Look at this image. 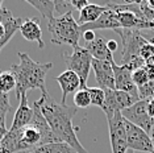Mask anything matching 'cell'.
<instances>
[{
	"mask_svg": "<svg viewBox=\"0 0 154 153\" xmlns=\"http://www.w3.org/2000/svg\"><path fill=\"white\" fill-rule=\"evenodd\" d=\"M26 2L32 7H34L42 15V17L48 19V21L54 19V2H51V0H26Z\"/></svg>",
	"mask_w": 154,
	"mask_h": 153,
	"instance_id": "ac0fdd59",
	"label": "cell"
},
{
	"mask_svg": "<svg viewBox=\"0 0 154 153\" xmlns=\"http://www.w3.org/2000/svg\"><path fill=\"white\" fill-rule=\"evenodd\" d=\"M107 45H108V49H109L112 53H113L115 50L117 49V42L115 40H109V41H107Z\"/></svg>",
	"mask_w": 154,
	"mask_h": 153,
	"instance_id": "4dcf8cb0",
	"label": "cell"
},
{
	"mask_svg": "<svg viewBox=\"0 0 154 153\" xmlns=\"http://www.w3.org/2000/svg\"><path fill=\"white\" fill-rule=\"evenodd\" d=\"M153 55H154V44L148 41V42L141 48V50H140V57H141L143 61H146V60H149L150 57H153Z\"/></svg>",
	"mask_w": 154,
	"mask_h": 153,
	"instance_id": "484cf974",
	"label": "cell"
},
{
	"mask_svg": "<svg viewBox=\"0 0 154 153\" xmlns=\"http://www.w3.org/2000/svg\"><path fill=\"white\" fill-rule=\"evenodd\" d=\"M112 69H113L115 75V90H120V91L129 92L134 98L140 99L138 96V89L134 85L132 79L133 69L129 65H117L116 62H112Z\"/></svg>",
	"mask_w": 154,
	"mask_h": 153,
	"instance_id": "ba28073f",
	"label": "cell"
},
{
	"mask_svg": "<svg viewBox=\"0 0 154 153\" xmlns=\"http://www.w3.org/2000/svg\"><path fill=\"white\" fill-rule=\"evenodd\" d=\"M0 74H2V71H0Z\"/></svg>",
	"mask_w": 154,
	"mask_h": 153,
	"instance_id": "74e56055",
	"label": "cell"
},
{
	"mask_svg": "<svg viewBox=\"0 0 154 153\" xmlns=\"http://www.w3.org/2000/svg\"><path fill=\"white\" fill-rule=\"evenodd\" d=\"M7 132H8V130L5 127V116H0V141L7 135Z\"/></svg>",
	"mask_w": 154,
	"mask_h": 153,
	"instance_id": "f1b7e54d",
	"label": "cell"
},
{
	"mask_svg": "<svg viewBox=\"0 0 154 153\" xmlns=\"http://www.w3.org/2000/svg\"><path fill=\"white\" fill-rule=\"evenodd\" d=\"M65 64L67 66V70L74 71L76 75L80 78L82 82V89L87 87V79L90 75L91 65H92V60L91 54L85 46H75L72 48L71 53H65Z\"/></svg>",
	"mask_w": 154,
	"mask_h": 153,
	"instance_id": "277c9868",
	"label": "cell"
},
{
	"mask_svg": "<svg viewBox=\"0 0 154 153\" xmlns=\"http://www.w3.org/2000/svg\"><path fill=\"white\" fill-rule=\"evenodd\" d=\"M124 126H125V132H127L128 149H131L133 152L140 151V152L153 153L152 140H150V136L148 132H145L140 127L134 126V124L129 123L125 119H124Z\"/></svg>",
	"mask_w": 154,
	"mask_h": 153,
	"instance_id": "52a82bcc",
	"label": "cell"
},
{
	"mask_svg": "<svg viewBox=\"0 0 154 153\" xmlns=\"http://www.w3.org/2000/svg\"><path fill=\"white\" fill-rule=\"evenodd\" d=\"M20 32H21L23 37L25 40L30 41V42H37L40 49H42L45 46L42 41V30H41L40 19L38 17H30V19L24 20L21 27H20Z\"/></svg>",
	"mask_w": 154,
	"mask_h": 153,
	"instance_id": "4fadbf2b",
	"label": "cell"
},
{
	"mask_svg": "<svg viewBox=\"0 0 154 153\" xmlns=\"http://www.w3.org/2000/svg\"><path fill=\"white\" fill-rule=\"evenodd\" d=\"M32 119H33V108L28 104V96L25 94V95H21V98L19 100V107L16 110L11 130H20V128L29 126L32 123Z\"/></svg>",
	"mask_w": 154,
	"mask_h": 153,
	"instance_id": "5bb4252c",
	"label": "cell"
},
{
	"mask_svg": "<svg viewBox=\"0 0 154 153\" xmlns=\"http://www.w3.org/2000/svg\"><path fill=\"white\" fill-rule=\"evenodd\" d=\"M108 120V130H109V140L112 153H127V132L124 126V117L121 115V111L115 112L112 117Z\"/></svg>",
	"mask_w": 154,
	"mask_h": 153,
	"instance_id": "5b68a950",
	"label": "cell"
},
{
	"mask_svg": "<svg viewBox=\"0 0 154 153\" xmlns=\"http://www.w3.org/2000/svg\"><path fill=\"white\" fill-rule=\"evenodd\" d=\"M107 7L106 5H100V4H90L86 7L85 9L79 12V21L78 24L80 27L86 25V24H91L95 23L99 17L106 12Z\"/></svg>",
	"mask_w": 154,
	"mask_h": 153,
	"instance_id": "2e32d148",
	"label": "cell"
},
{
	"mask_svg": "<svg viewBox=\"0 0 154 153\" xmlns=\"http://www.w3.org/2000/svg\"><path fill=\"white\" fill-rule=\"evenodd\" d=\"M145 65H146V66H150V67L154 69V55H153V57H150L149 60L145 61Z\"/></svg>",
	"mask_w": 154,
	"mask_h": 153,
	"instance_id": "1f68e13d",
	"label": "cell"
},
{
	"mask_svg": "<svg viewBox=\"0 0 154 153\" xmlns=\"http://www.w3.org/2000/svg\"><path fill=\"white\" fill-rule=\"evenodd\" d=\"M149 136H150V140H152V145H153V153H154V127L152 128V131H150Z\"/></svg>",
	"mask_w": 154,
	"mask_h": 153,
	"instance_id": "d6a6232c",
	"label": "cell"
},
{
	"mask_svg": "<svg viewBox=\"0 0 154 153\" xmlns=\"http://www.w3.org/2000/svg\"><path fill=\"white\" fill-rule=\"evenodd\" d=\"M121 115L125 120L140 127L141 130L148 132V133H150L152 128L154 127V121L149 116L148 112V100H138L132 107H129L127 110H122Z\"/></svg>",
	"mask_w": 154,
	"mask_h": 153,
	"instance_id": "8992f818",
	"label": "cell"
},
{
	"mask_svg": "<svg viewBox=\"0 0 154 153\" xmlns=\"http://www.w3.org/2000/svg\"><path fill=\"white\" fill-rule=\"evenodd\" d=\"M19 64H15L9 67V71L13 74L16 79V98L20 100L21 95H25L28 90L38 89L41 92L46 91V74L53 67L51 62L41 64L36 62L28 55V53L20 52L19 53Z\"/></svg>",
	"mask_w": 154,
	"mask_h": 153,
	"instance_id": "7a4b0ae2",
	"label": "cell"
},
{
	"mask_svg": "<svg viewBox=\"0 0 154 153\" xmlns=\"http://www.w3.org/2000/svg\"><path fill=\"white\" fill-rule=\"evenodd\" d=\"M127 153H134V152H133V151H131V149H128V152Z\"/></svg>",
	"mask_w": 154,
	"mask_h": 153,
	"instance_id": "8d00e7d4",
	"label": "cell"
},
{
	"mask_svg": "<svg viewBox=\"0 0 154 153\" xmlns=\"http://www.w3.org/2000/svg\"><path fill=\"white\" fill-rule=\"evenodd\" d=\"M107 7V5H106ZM120 23L117 20V15L115 11H112L107 7L106 12L101 15L99 19L96 20L95 23H91V24H86V25L80 27V32H87V30H92L95 32L97 29H120Z\"/></svg>",
	"mask_w": 154,
	"mask_h": 153,
	"instance_id": "7c38bea8",
	"label": "cell"
},
{
	"mask_svg": "<svg viewBox=\"0 0 154 153\" xmlns=\"http://www.w3.org/2000/svg\"><path fill=\"white\" fill-rule=\"evenodd\" d=\"M74 104H75L76 108H87V107L91 106V98H90L88 87L79 89L78 91L74 94Z\"/></svg>",
	"mask_w": 154,
	"mask_h": 153,
	"instance_id": "44dd1931",
	"label": "cell"
},
{
	"mask_svg": "<svg viewBox=\"0 0 154 153\" xmlns=\"http://www.w3.org/2000/svg\"><path fill=\"white\" fill-rule=\"evenodd\" d=\"M25 153H40L38 151H32V152H25Z\"/></svg>",
	"mask_w": 154,
	"mask_h": 153,
	"instance_id": "d590c367",
	"label": "cell"
},
{
	"mask_svg": "<svg viewBox=\"0 0 154 153\" xmlns=\"http://www.w3.org/2000/svg\"><path fill=\"white\" fill-rule=\"evenodd\" d=\"M148 112H149V116L154 120V98L148 100Z\"/></svg>",
	"mask_w": 154,
	"mask_h": 153,
	"instance_id": "f546056e",
	"label": "cell"
},
{
	"mask_svg": "<svg viewBox=\"0 0 154 153\" xmlns=\"http://www.w3.org/2000/svg\"><path fill=\"white\" fill-rule=\"evenodd\" d=\"M70 3H71L72 8H74V9H78L79 12L82 11V9H85L86 7L90 4L87 0H70Z\"/></svg>",
	"mask_w": 154,
	"mask_h": 153,
	"instance_id": "4316f807",
	"label": "cell"
},
{
	"mask_svg": "<svg viewBox=\"0 0 154 153\" xmlns=\"http://www.w3.org/2000/svg\"><path fill=\"white\" fill-rule=\"evenodd\" d=\"M13 89H16V79L11 71H3L0 74V91L8 94L12 91Z\"/></svg>",
	"mask_w": 154,
	"mask_h": 153,
	"instance_id": "ffe728a7",
	"label": "cell"
},
{
	"mask_svg": "<svg viewBox=\"0 0 154 153\" xmlns=\"http://www.w3.org/2000/svg\"><path fill=\"white\" fill-rule=\"evenodd\" d=\"M86 49L88 50V53L91 54V57L94 60L97 61H106L112 64L113 60V53L108 49V45H107V40L104 37H96L92 42L86 44Z\"/></svg>",
	"mask_w": 154,
	"mask_h": 153,
	"instance_id": "9a60e30c",
	"label": "cell"
},
{
	"mask_svg": "<svg viewBox=\"0 0 154 153\" xmlns=\"http://www.w3.org/2000/svg\"><path fill=\"white\" fill-rule=\"evenodd\" d=\"M138 89V96L140 100H149L154 98V79L146 82L145 85L140 86Z\"/></svg>",
	"mask_w": 154,
	"mask_h": 153,
	"instance_id": "603a6c76",
	"label": "cell"
},
{
	"mask_svg": "<svg viewBox=\"0 0 154 153\" xmlns=\"http://www.w3.org/2000/svg\"><path fill=\"white\" fill-rule=\"evenodd\" d=\"M54 9L55 13H58L59 17L65 16L67 13H72V5L70 2H66V0H54Z\"/></svg>",
	"mask_w": 154,
	"mask_h": 153,
	"instance_id": "cb8c5ba5",
	"label": "cell"
},
{
	"mask_svg": "<svg viewBox=\"0 0 154 153\" xmlns=\"http://www.w3.org/2000/svg\"><path fill=\"white\" fill-rule=\"evenodd\" d=\"M82 38L86 41V44L92 42V41L96 38L95 32H92V30H87V32H83V33H82Z\"/></svg>",
	"mask_w": 154,
	"mask_h": 153,
	"instance_id": "83f0119b",
	"label": "cell"
},
{
	"mask_svg": "<svg viewBox=\"0 0 154 153\" xmlns=\"http://www.w3.org/2000/svg\"><path fill=\"white\" fill-rule=\"evenodd\" d=\"M2 8H3V2L0 0V12H2Z\"/></svg>",
	"mask_w": 154,
	"mask_h": 153,
	"instance_id": "e575fe53",
	"label": "cell"
},
{
	"mask_svg": "<svg viewBox=\"0 0 154 153\" xmlns=\"http://www.w3.org/2000/svg\"><path fill=\"white\" fill-rule=\"evenodd\" d=\"M40 153H78L72 147L66 144L63 141L58 142H51V144H46L44 147L36 149Z\"/></svg>",
	"mask_w": 154,
	"mask_h": 153,
	"instance_id": "d6986e66",
	"label": "cell"
},
{
	"mask_svg": "<svg viewBox=\"0 0 154 153\" xmlns=\"http://www.w3.org/2000/svg\"><path fill=\"white\" fill-rule=\"evenodd\" d=\"M138 100L140 99L134 98L129 92L120 91V90H113V102H115V106H116L117 111L127 110L129 107H132L134 103H137Z\"/></svg>",
	"mask_w": 154,
	"mask_h": 153,
	"instance_id": "e0dca14e",
	"label": "cell"
},
{
	"mask_svg": "<svg viewBox=\"0 0 154 153\" xmlns=\"http://www.w3.org/2000/svg\"><path fill=\"white\" fill-rule=\"evenodd\" d=\"M44 117L46 119L49 127L59 141H63L72 147L78 153H88L80 144L76 136V128L72 126V117L78 108L67 104L58 103L49 95L48 91L42 92L41 98L37 100Z\"/></svg>",
	"mask_w": 154,
	"mask_h": 153,
	"instance_id": "6da1fadb",
	"label": "cell"
},
{
	"mask_svg": "<svg viewBox=\"0 0 154 153\" xmlns=\"http://www.w3.org/2000/svg\"><path fill=\"white\" fill-rule=\"evenodd\" d=\"M48 29L50 33V41L53 44H66L70 46H78L80 38V25L75 21L72 13H67L61 17H54L48 21Z\"/></svg>",
	"mask_w": 154,
	"mask_h": 153,
	"instance_id": "3957f363",
	"label": "cell"
},
{
	"mask_svg": "<svg viewBox=\"0 0 154 153\" xmlns=\"http://www.w3.org/2000/svg\"><path fill=\"white\" fill-rule=\"evenodd\" d=\"M11 111V103H9V95L0 91V116H7Z\"/></svg>",
	"mask_w": 154,
	"mask_h": 153,
	"instance_id": "d4e9b609",
	"label": "cell"
},
{
	"mask_svg": "<svg viewBox=\"0 0 154 153\" xmlns=\"http://www.w3.org/2000/svg\"><path fill=\"white\" fill-rule=\"evenodd\" d=\"M4 33H5V29H4V27H3V24L0 23V40L4 37Z\"/></svg>",
	"mask_w": 154,
	"mask_h": 153,
	"instance_id": "836d02e7",
	"label": "cell"
},
{
	"mask_svg": "<svg viewBox=\"0 0 154 153\" xmlns=\"http://www.w3.org/2000/svg\"><path fill=\"white\" fill-rule=\"evenodd\" d=\"M92 67L95 73V79L100 89L103 90H115V75H113V69L109 62L106 61H97L92 60Z\"/></svg>",
	"mask_w": 154,
	"mask_h": 153,
	"instance_id": "9c48e42d",
	"label": "cell"
},
{
	"mask_svg": "<svg viewBox=\"0 0 154 153\" xmlns=\"http://www.w3.org/2000/svg\"><path fill=\"white\" fill-rule=\"evenodd\" d=\"M23 21H24V19L15 17L8 8H4V7L2 8V12H0V23L4 27L5 33H4V37L0 40V52L9 42V40L15 36V33L17 30H20V27H21Z\"/></svg>",
	"mask_w": 154,
	"mask_h": 153,
	"instance_id": "30bf717a",
	"label": "cell"
},
{
	"mask_svg": "<svg viewBox=\"0 0 154 153\" xmlns=\"http://www.w3.org/2000/svg\"><path fill=\"white\" fill-rule=\"evenodd\" d=\"M90 98H91V104L95 107H103L104 102H106V92L100 87H88Z\"/></svg>",
	"mask_w": 154,
	"mask_h": 153,
	"instance_id": "7402d4cb",
	"label": "cell"
},
{
	"mask_svg": "<svg viewBox=\"0 0 154 153\" xmlns=\"http://www.w3.org/2000/svg\"><path fill=\"white\" fill-rule=\"evenodd\" d=\"M55 79H57L59 87L62 90V99H61L62 104H66V99H67L70 94H75L79 89H82L80 78L71 70H65Z\"/></svg>",
	"mask_w": 154,
	"mask_h": 153,
	"instance_id": "8fae6325",
	"label": "cell"
}]
</instances>
